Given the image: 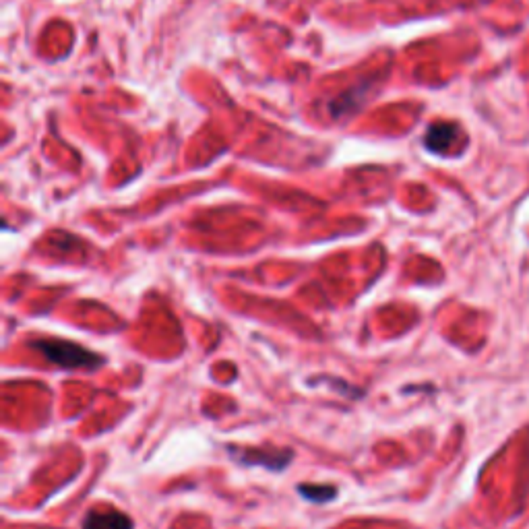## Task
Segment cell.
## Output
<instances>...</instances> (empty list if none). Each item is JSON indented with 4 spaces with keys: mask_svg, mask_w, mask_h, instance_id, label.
I'll use <instances>...</instances> for the list:
<instances>
[{
    "mask_svg": "<svg viewBox=\"0 0 529 529\" xmlns=\"http://www.w3.org/2000/svg\"><path fill=\"white\" fill-rule=\"evenodd\" d=\"M232 453L244 465H265V468L271 470V472L284 470L286 465L292 463V453L290 451H286L284 455L282 453H263V451H244L242 455H238L236 451H232Z\"/></svg>",
    "mask_w": 529,
    "mask_h": 529,
    "instance_id": "obj_4",
    "label": "cell"
},
{
    "mask_svg": "<svg viewBox=\"0 0 529 529\" xmlns=\"http://www.w3.org/2000/svg\"><path fill=\"white\" fill-rule=\"evenodd\" d=\"M459 141H463V135L453 122H434L424 137V145L428 147V151L441 155L451 153L459 145Z\"/></svg>",
    "mask_w": 529,
    "mask_h": 529,
    "instance_id": "obj_2",
    "label": "cell"
},
{
    "mask_svg": "<svg viewBox=\"0 0 529 529\" xmlns=\"http://www.w3.org/2000/svg\"><path fill=\"white\" fill-rule=\"evenodd\" d=\"M83 529H133V521L116 509H93L85 515Z\"/></svg>",
    "mask_w": 529,
    "mask_h": 529,
    "instance_id": "obj_3",
    "label": "cell"
},
{
    "mask_svg": "<svg viewBox=\"0 0 529 529\" xmlns=\"http://www.w3.org/2000/svg\"><path fill=\"white\" fill-rule=\"evenodd\" d=\"M298 492L304 496L306 501L317 503V505L329 503L331 499H335V494H337L333 486H310V484H300Z\"/></svg>",
    "mask_w": 529,
    "mask_h": 529,
    "instance_id": "obj_5",
    "label": "cell"
},
{
    "mask_svg": "<svg viewBox=\"0 0 529 529\" xmlns=\"http://www.w3.org/2000/svg\"><path fill=\"white\" fill-rule=\"evenodd\" d=\"M31 348L40 352L48 362L60 368H67V370H75V368L96 370L98 366L104 364L102 356L89 352L87 348L75 344V341L36 339V341H31Z\"/></svg>",
    "mask_w": 529,
    "mask_h": 529,
    "instance_id": "obj_1",
    "label": "cell"
}]
</instances>
